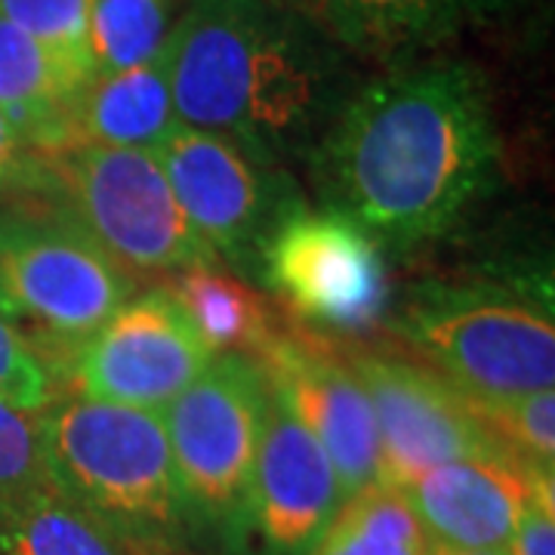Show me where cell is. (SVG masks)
I'll use <instances>...</instances> for the list:
<instances>
[{"label":"cell","instance_id":"6da1fadb","mask_svg":"<svg viewBox=\"0 0 555 555\" xmlns=\"http://www.w3.org/2000/svg\"><path fill=\"white\" fill-rule=\"evenodd\" d=\"M324 210L398 250L441 238L494 192L500 130L473 62H408L356 87L309 155Z\"/></svg>","mask_w":555,"mask_h":555},{"label":"cell","instance_id":"7a4b0ae2","mask_svg":"<svg viewBox=\"0 0 555 555\" xmlns=\"http://www.w3.org/2000/svg\"><path fill=\"white\" fill-rule=\"evenodd\" d=\"M164 50L179 124L266 167L309 158L352 93L337 40L278 0H198Z\"/></svg>","mask_w":555,"mask_h":555},{"label":"cell","instance_id":"3957f363","mask_svg":"<svg viewBox=\"0 0 555 555\" xmlns=\"http://www.w3.org/2000/svg\"><path fill=\"white\" fill-rule=\"evenodd\" d=\"M35 416L60 494L145 550L177 534L185 500L158 411L72 396Z\"/></svg>","mask_w":555,"mask_h":555},{"label":"cell","instance_id":"277c9868","mask_svg":"<svg viewBox=\"0 0 555 555\" xmlns=\"http://www.w3.org/2000/svg\"><path fill=\"white\" fill-rule=\"evenodd\" d=\"M396 331L466 398L491 401L553 389V315L516 294L433 284L416 291Z\"/></svg>","mask_w":555,"mask_h":555},{"label":"cell","instance_id":"5b68a950","mask_svg":"<svg viewBox=\"0 0 555 555\" xmlns=\"http://www.w3.org/2000/svg\"><path fill=\"white\" fill-rule=\"evenodd\" d=\"M60 185L65 219L133 272H182L214 254L167 185L155 149L65 142L40 152Z\"/></svg>","mask_w":555,"mask_h":555},{"label":"cell","instance_id":"8992f818","mask_svg":"<svg viewBox=\"0 0 555 555\" xmlns=\"http://www.w3.org/2000/svg\"><path fill=\"white\" fill-rule=\"evenodd\" d=\"M133 297L137 281L72 219L0 217V312L16 327L80 346Z\"/></svg>","mask_w":555,"mask_h":555},{"label":"cell","instance_id":"52a82bcc","mask_svg":"<svg viewBox=\"0 0 555 555\" xmlns=\"http://www.w3.org/2000/svg\"><path fill=\"white\" fill-rule=\"evenodd\" d=\"M269 404L272 386L262 364L222 352L160 411L185 509L210 516L244 509Z\"/></svg>","mask_w":555,"mask_h":555},{"label":"cell","instance_id":"ba28073f","mask_svg":"<svg viewBox=\"0 0 555 555\" xmlns=\"http://www.w3.org/2000/svg\"><path fill=\"white\" fill-rule=\"evenodd\" d=\"M257 266L299 318L331 327L371 324L389 294L377 241L352 219L297 201L269 229Z\"/></svg>","mask_w":555,"mask_h":555},{"label":"cell","instance_id":"9c48e42d","mask_svg":"<svg viewBox=\"0 0 555 555\" xmlns=\"http://www.w3.org/2000/svg\"><path fill=\"white\" fill-rule=\"evenodd\" d=\"M185 309L170 291L127 299L75 356L80 396L164 411L214 361Z\"/></svg>","mask_w":555,"mask_h":555},{"label":"cell","instance_id":"30bf717a","mask_svg":"<svg viewBox=\"0 0 555 555\" xmlns=\"http://www.w3.org/2000/svg\"><path fill=\"white\" fill-rule=\"evenodd\" d=\"M349 367L374 411L383 485L404 488L441 463L500 448L469 398L433 367L379 352H358Z\"/></svg>","mask_w":555,"mask_h":555},{"label":"cell","instance_id":"8fae6325","mask_svg":"<svg viewBox=\"0 0 555 555\" xmlns=\"http://www.w3.org/2000/svg\"><path fill=\"white\" fill-rule=\"evenodd\" d=\"M155 155L179 210L210 254L257 266L262 241L291 204L278 195L272 167L229 139L182 124Z\"/></svg>","mask_w":555,"mask_h":555},{"label":"cell","instance_id":"7c38bea8","mask_svg":"<svg viewBox=\"0 0 555 555\" xmlns=\"http://www.w3.org/2000/svg\"><path fill=\"white\" fill-rule=\"evenodd\" d=\"M275 398L321 444L346 496L379 481L374 411L349 361L306 334H275L259 352Z\"/></svg>","mask_w":555,"mask_h":555},{"label":"cell","instance_id":"4fadbf2b","mask_svg":"<svg viewBox=\"0 0 555 555\" xmlns=\"http://www.w3.org/2000/svg\"><path fill=\"white\" fill-rule=\"evenodd\" d=\"M343 503L346 491L334 463L272 392L244 496V509L262 543L278 555L312 553Z\"/></svg>","mask_w":555,"mask_h":555},{"label":"cell","instance_id":"5bb4252c","mask_svg":"<svg viewBox=\"0 0 555 555\" xmlns=\"http://www.w3.org/2000/svg\"><path fill=\"white\" fill-rule=\"evenodd\" d=\"M543 478L553 476L496 448L426 469L401 491L433 546L503 550Z\"/></svg>","mask_w":555,"mask_h":555},{"label":"cell","instance_id":"9a60e30c","mask_svg":"<svg viewBox=\"0 0 555 555\" xmlns=\"http://www.w3.org/2000/svg\"><path fill=\"white\" fill-rule=\"evenodd\" d=\"M96 78L0 16V112L25 149L50 152L72 142L75 102Z\"/></svg>","mask_w":555,"mask_h":555},{"label":"cell","instance_id":"2e32d148","mask_svg":"<svg viewBox=\"0 0 555 555\" xmlns=\"http://www.w3.org/2000/svg\"><path fill=\"white\" fill-rule=\"evenodd\" d=\"M179 127L167 50L137 68L96 75L72 112V142L158 149Z\"/></svg>","mask_w":555,"mask_h":555},{"label":"cell","instance_id":"e0dca14e","mask_svg":"<svg viewBox=\"0 0 555 555\" xmlns=\"http://www.w3.org/2000/svg\"><path fill=\"white\" fill-rule=\"evenodd\" d=\"M309 7L339 47L386 62L448 40L466 16L456 0H309Z\"/></svg>","mask_w":555,"mask_h":555},{"label":"cell","instance_id":"ac0fdd59","mask_svg":"<svg viewBox=\"0 0 555 555\" xmlns=\"http://www.w3.org/2000/svg\"><path fill=\"white\" fill-rule=\"evenodd\" d=\"M3 555H149L53 485L0 496Z\"/></svg>","mask_w":555,"mask_h":555},{"label":"cell","instance_id":"d6986e66","mask_svg":"<svg viewBox=\"0 0 555 555\" xmlns=\"http://www.w3.org/2000/svg\"><path fill=\"white\" fill-rule=\"evenodd\" d=\"M170 294L214 352L259 356L275 337L266 299L241 278L219 272L210 262L177 272Z\"/></svg>","mask_w":555,"mask_h":555},{"label":"cell","instance_id":"ffe728a7","mask_svg":"<svg viewBox=\"0 0 555 555\" xmlns=\"http://www.w3.org/2000/svg\"><path fill=\"white\" fill-rule=\"evenodd\" d=\"M433 543L401 488L371 485L346 496L309 555H429Z\"/></svg>","mask_w":555,"mask_h":555},{"label":"cell","instance_id":"44dd1931","mask_svg":"<svg viewBox=\"0 0 555 555\" xmlns=\"http://www.w3.org/2000/svg\"><path fill=\"white\" fill-rule=\"evenodd\" d=\"M167 0H90L87 43L96 75L155 60L170 38Z\"/></svg>","mask_w":555,"mask_h":555},{"label":"cell","instance_id":"7402d4cb","mask_svg":"<svg viewBox=\"0 0 555 555\" xmlns=\"http://www.w3.org/2000/svg\"><path fill=\"white\" fill-rule=\"evenodd\" d=\"M481 426L503 451L518 456L537 473L553 476L555 463V392L537 389L513 398H469Z\"/></svg>","mask_w":555,"mask_h":555},{"label":"cell","instance_id":"603a6c76","mask_svg":"<svg viewBox=\"0 0 555 555\" xmlns=\"http://www.w3.org/2000/svg\"><path fill=\"white\" fill-rule=\"evenodd\" d=\"M0 16L53 53L93 72L87 43L90 0H0Z\"/></svg>","mask_w":555,"mask_h":555},{"label":"cell","instance_id":"cb8c5ba5","mask_svg":"<svg viewBox=\"0 0 555 555\" xmlns=\"http://www.w3.org/2000/svg\"><path fill=\"white\" fill-rule=\"evenodd\" d=\"M0 401L40 414L53 401V377L38 349L0 312Z\"/></svg>","mask_w":555,"mask_h":555},{"label":"cell","instance_id":"d4e9b609","mask_svg":"<svg viewBox=\"0 0 555 555\" xmlns=\"http://www.w3.org/2000/svg\"><path fill=\"white\" fill-rule=\"evenodd\" d=\"M47 463L38 436V416L0 401V496L47 488Z\"/></svg>","mask_w":555,"mask_h":555},{"label":"cell","instance_id":"484cf974","mask_svg":"<svg viewBox=\"0 0 555 555\" xmlns=\"http://www.w3.org/2000/svg\"><path fill=\"white\" fill-rule=\"evenodd\" d=\"M503 550H506V555H555L553 478L540 481L537 496L525 509V516H521Z\"/></svg>","mask_w":555,"mask_h":555},{"label":"cell","instance_id":"4316f807","mask_svg":"<svg viewBox=\"0 0 555 555\" xmlns=\"http://www.w3.org/2000/svg\"><path fill=\"white\" fill-rule=\"evenodd\" d=\"M22 164H28V149L16 133V127L10 124V118L0 112V185L20 177Z\"/></svg>","mask_w":555,"mask_h":555},{"label":"cell","instance_id":"83f0119b","mask_svg":"<svg viewBox=\"0 0 555 555\" xmlns=\"http://www.w3.org/2000/svg\"><path fill=\"white\" fill-rule=\"evenodd\" d=\"M460 3V10L469 16H494V13H500V10H506V7H513V3H518V0H456Z\"/></svg>","mask_w":555,"mask_h":555},{"label":"cell","instance_id":"f1b7e54d","mask_svg":"<svg viewBox=\"0 0 555 555\" xmlns=\"http://www.w3.org/2000/svg\"><path fill=\"white\" fill-rule=\"evenodd\" d=\"M429 555H506V550H451V546H433Z\"/></svg>","mask_w":555,"mask_h":555}]
</instances>
